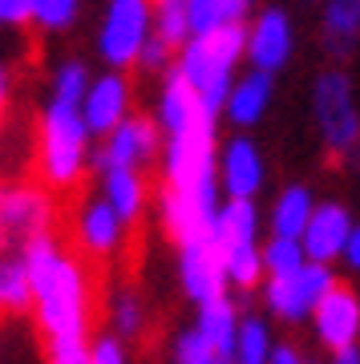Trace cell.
Segmentation results:
<instances>
[{
    "mask_svg": "<svg viewBox=\"0 0 360 364\" xmlns=\"http://www.w3.org/2000/svg\"><path fill=\"white\" fill-rule=\"evenodd\" d=\"M85 154H90V126L81 105L53 97L45 117H41V142H37V174L41 182L65 195L78 191L85 174Z\"/></svg>",
    "mask_w": 360,
    "mask_h": 364,
    "instance_id": "cell-1",
    "label": "cell"
},
{
    "mask_svg": "<svg viewBox=\"0 0 360 364\" xmlns=\"http://www.w3.org/2000/svg\"><path fill=\"white\" fill-rule=\"evenodd\" d=\"M247 53V25L243 21H227L219 25L215 33H203V37H191L182 45V77L194 85L198 93V102L211 109V114H219L223 105H227V93H231V69L235 61Z\"/></svg>",
    "mask_w": 360,
    "mask_h": 364,
    "instance_id": "cell-2",
    "label": "cell"
},
{
    "mask_svg": "<svg viewBox=\"0 0 360 364\" xmlns=\"http://www.w3.org/2000/svg\"><path fill=\"white\" fill-rule=\"evenodd\" d=\"M57 198L45 182H9L0 186V247L9 243H28L33 235L57 227Z\"/></svg>",
    "mask_w": 360,
    "mask_h": 364,
    "instance_id": "cell-3",
    "label": "cell"
},
{
    "mask_svg": "<svg viewBox=\"0 0 360 364\" xmlns=\"http://www.w3.org/2000/svg\"><path fill=\"white\" fill-rule=\"evenodd\" d=\"M219 182L215 174L203 178L198 186H162V223H166V235L186 247L194 239H206V235H215V219H219Z\"/></svg>",
    "mask_w": 360,
    "mask_h": 364,
    "instance_id": "cell-4",
    "label": "cell"
},
{
    "mask_svg": "<svg viewBox=\"0 0 360 364\" xmlns=\"http://www.w3.org/2000/svg\"><path fill=\"white\" fill-rule=\"evenodd\" d=\"M154 33V4L150 0H110L97 49L114 69H126L142 57V45Z\"/></svg>",
    "mask_w": 360,
    "mask_h": 364,
    "instance_id": "cell-5",
    "label": "cell"
},
{
    "mask_svg": "<svg viewBox=\"0 0 360 364\" xmlns=\"http://www.w3.org/2000/svg\"><path fill=\"white\" fill-rule=\"evenodd\" d=\"M316 122H320V134L328 150L344 154L360 142V114H356V102H352V81L340 73V69H328L316 77Z\"/></svg>",
    "mask_w": 360,
    "mask_h": 364,
    "instance_id": "cell-6",
    "label": "cell"
},
{
    "mask_svg": "<svg viewBox=\"0 0 360 364\" xmlns=\"http://www.w3.org/2000/svg\"><path fill=\"white\" fill-rule=\"evenodd\" d=\"M215 174V114H198L186 130L170 134L166 142V182L198 186Z\"/></svg>",
    "mask_w": 360,
    "mask_h": 364,
    "instance_id": "cell-7",
    "label": "cell"
},
{
    "mask_svg": "<svg viewBox=\"0 0 360 364\" xmlns=\"http://www.w3.org/2000/svg\"><path fill=\"white\" fill-rule=\"evenodd\" d=\"M332 284L336 279H332V272H328V263L312 259L292 275H271L268 304H271V312L283 316V320H304V316L316 312V304L324 299V291Z\"/></svg>",
    "mask_w": 360,
    "mask_h": 364,
    "instance_id": "cell-8",
    "label": "cell"
},
{
    "mask_svg": "<svg viewBox=\"0 0 360 364\" xmlns=\"http://www.w3.org/2000/svg\"><path fill=\"white\" fill-rule=\"evenodd\" d=\"M122 215L110 207V198H85L81 210L73 215V227H69V243L90 255L93 263H105L122 247Z\"/></svg>",
    "mask_w": 360,
    "mask_h": 364,
    "instance_id": "cell-9",
    "label": "cell"
},
{
    "mask_svg": "<svg viewBox=\"0 0 360 364\" xmlns=\"http://www.w3.org/2000/svg\"><path fill=\"white\" fill-rule=\"evenodd\" d=\"M158 154V126L150 117H126L105 134V146L93 154V166L114 170V166H146Z\"/></svg>",
    "mask_w": 360,
    "mask_h": 364,
    "instance_id": "cell-10",
    "label": "cell"
},
{
    "mask_svg": "<svg viewBox=\"0 0 360 364\" xmlns=\"http://www.w3.org/2000/svg\"><path fill=\"white\" fill-rule=\"evenodd\" d=\"M312 316H316V332H320V340L332 352L356 344V336H360V299H356V291H352L348 284L336 279V284L324 291V299L316 304V312Z\"/></svg>",
    "mask_w": 360,
    "mask_h": 364,
    "instance_id": "cell-11",
    "label": "cell"
},
{
    "mask_svg": "<svg viewBox=\"0 0 360 364\" xmlns=\"http://www.w3.org/2000/svg\"><path fill=\"white\" fill-rule=\"evenodd\" d=\"M182 284L198 304L206 299H219L223 284H227V263H223V247L215 235L206 239H194L182 247Z\"/></svg>",
    "mask_w": 360,
    "mask_h": 364,
    "instance_id": "cell-12",
    "label": "cell"
},
{
    "mask_svg": "<svg viewBox=\"0 0 360 364\" xmlns=\"http://www.w3.org/2000/svg\"><path fill=\"white\" fill-rule=\"evenodd\" d=\"M292 57V25H287V13L283 9H268L259 13V21L247 28V61L263 73H275V69L287 65Z\"/></svg>",
    "mask_w": 360,
    "mask_h": 364,
    "instance_id": "cell-13",
    "label": "cell"
},
{
    "mask_svg": "<svg viewBox=\"0 0 360 364\" xmlns=\"http://www.w3.org/2000/svg\"><path fill=\"white\" fill-rule=\"evenodd\" d=\"M352 235V219L340 203H324V207L312 210L308 227H304V255L316 263H332L336 255H344V243Z\"/></svg>",
    "mask_w": 360,
    "mask_h": 364,
    "instance_id": "cell-14",
    "label": "cell"
},
{
    "mask_svg": "<svg viewBox=\"0 0 360 364\" xmlns=\"http://www.w3.org/2000/svg\"><path fill=\"white\" fill-rule=\"evenodd\" d=\"M126 109H129V85L122 73H105L90 85L85 102H81V114H85V126L90 134H110L117 122H126Z\"/></svg>",
    "mask_w": 360,
    "mask_h": 364,
    "instance_id": "cell-15",
    "label": "cell"
},
{
    "mask_svg": "<svg viewBox=\"0 0 360 364\" xmlns=\"http://www.w3.org/2000/svg\"><path fill=\"white\" fill-rule=\"evenodd\" d=\"M263 182V162H259V150L251 138H235L227 150H223V186L231 198H251Z\"/></svg>",
    "mask_w": 360,
    "mask_h": 364,
    "instance_id": "cell-16",
    "label": "cell"
},
{
    "mask_svg": "<svg viewBox=\"0 0 360 364\" xmlns=\"http://www.w3.org/2000/svg\"><path fill=\"white\" fill-rule=\"evenodd\" d=\"M198 114H211V109L198 102V93H194L191 81L182 77V69H170L166 90H162V102H158V122H162V130L179 134V130H186Z\"/></svg>",
    "mask_w": 360,
    "mask_h": 364,
    "instance_id": "cell-17",
    "label": "cell"
},
{
    "mask_svg": "<svg viewBox=\"0 0 360 364\" xmlns=\"http://www.w3.org/2000/svg\"><path fill=\"white\" fill-rule=\"evenodd\" d=\"M268 102H271V73L255 69V73H247V77H239L231 85L223 109H227V117L235 126H255L263 117V109H268Z\"/></svg>",
    "mask_w": 360,
    "mask_h": 364,
    "instance_id": "cell-18",
    "label": "cell"
},
{
    "mask_svg": "<svg viewBox=\"0 0 360 364\" xmlns=\"http://www.w3.org/2000/svg\"><path fill=\"white\" fill-rule=\"evenodd\" d=\"M105 198L110 207L122 215L126 227L142 219V207H146V178H142L138 166H114L105 170Z\"/></svg>",
    "mask_w": 360,
    "mask_h": 364,
    "instance_id": "cell-19",
    "label": "cell"
},
{
    "mask_svg": "<svg viewBox=\"0 0 360 364\" xmlns=\"http://www.w3.org/2000/svg\"><path fill=\"white\" fill-rule=\"evenodd\" d=\"M360 33V0H328L324 4V45L332 57H348Z\"/></svg>",
    "mask_w": 360,
    "mask_h": 364,
    "instance_id": "cell-20",
    "label": "cell"
},
{
    "mask_svg": "<svg viewBox=\"0 0 360 364\" xmlns=\"http://www.w3.org/2000/svg\"><path fill=\"white\" fill-rule=\"evenodd\" d=\"M198 332H203L215 352H219L223 360H231L235 352V340H239V324H235V304L231 299H206L203 312H198Z\"/></svg>",
    "mask_w": 360,
    "mask_h": 364,
    "instance_id": "cell-21",
    "label": "cell"
},
{
    "mask_svg": "<svg viewBox=\"0 0 360 364\" xmlns=\"http://www.w3.org/2000/svg\"><path fill=\"white\" fill-rule=\"evenodd\" d=\"M33 304V279H28L25 255H0V316H16Z\"/></svg>",
    "mask_w": 360,
    "mask_h": 364,
    "instance_id": "cell-22",
    "label": "cell"
},
{
    "mask_svg": "<svg viewBox=\"0 0 360 364\" xmlns=\"http://www.w3.org/2000/svg\"><path fill=\"white\" fill-rule=\"evenodd\" d=\"M312 210H316V203H312L308 186H287L280 195V203H275V210H271V227H275V235L300 239L312 219Z\"/></svg>",
    "mask_w": 360,
    "mask_h": 364,
    "instance_id": "cell-23",
    "label": "cell"
},
{
    "mask_svg": "<svg viewBox=\"0 0 360 364\" xmlns=\"http://www.w3.org/2000/svg\"><path fill=\"white\" fill-rule=\"evenodd\" d=\"M215 239H219V247L255 243V207H251V198H231V203L219 210V219H215Z\"/></svg>",
    "mask_w": 360,
    "mask_h": 364,
    "instance_id": "cell-24",
    "label": "cell"
},
{
    "mask_svg": "<svg viewBox=\"0 0 360 364\" xmlns=\"http://www.w3.org/2000/svg\"><path fill=\"white\" fill-rule=\"evenodd\" d=\"M223 263H227V279L243 287H255L259 275H263V251L255 243H231V247H223Z\"/></svg>",
    "mask_w": 360,
    "mask_h": 364,
    "instance_id": "cell-25",
    "label": "cell"
},
{
    "mask_svg": "<svg viewBox=\"0 0 360 364\" xmlns=\"http://www.w3.org/2000/svg\"><path fill=\"white\" fill-rule=\"evenodd\" d=\"M154 4V33L166 37L174 49L191 41V25H186V4L191 0H150Z\"/></svg>",
    "mask_w": 360,
    "mask_h": 364,
    "instance_id": "cell-26",
    "label": "cell"
},
{
    "mask_svg": "<svg viewBox=\"0 0 360 364\" xmlns=\"http://www.w3.org/2000/svg\"><path fill=\"white\" fill-rule=\"evenodd\" d=\"M304 267V243L292 235H275L268 247H263V272L271 275H292Z\"/></svg>",
    "mask_w": 360,
    "mask_h": 364,
    "instance_id": "cell-27",
    "label": "cell"
},
{
    "mask_svg": "<svg viewBox=\"0 0 360 364\" xmlns=\"http://www.w3.org/2000/svg\"><path fill=\"white\" fill-rule=\"evenodd\" d=\"M85 93H90V73H85V65H81V61H65V65L57 69V81H53V97L81 105Z\"/></svg>",
    "mask_w": 360,
    "mask_h": 364,
    "instance_id": "cell-28",
    "label": "cell"
},
{
    "mask_svg": "<svg viewBox=\"0 0 360 364\" xmlns=\"http://www.w3.org/2000/svg\"><path fill=\"white\" fill-rule=\"evenodd\" d=\"M33 25L41 28H69L78 21V0H33V16H28Z\"/></svg>",
    "mask_w": 360,
    "mask_h": 364,
    "instance_id": "cell-29",
    "label": "cell"
},
{
    "mask_svg": "<svg viewBox=\"0 0 360 364\" xmlns=\"http://www.w3.org/2000/svg\"><path fill=\"white\" fill-rule=\"evenodd\" d=\"M90 344L85 336H57L45 340V360L49 364H90Z\"/></svg>",
    "mask_w": 360,
    "mask_h": 364,
    "instance_id": "cell-30",
    "label": "cell"
},
{
    "mask_svg": "<svg viewBox=\"0 0 360 364\" xmlns=\"http://www.w3.org/2000/svg\"><path fill=\"white\" fill-rule=\"evenodd\" d=\"M186 25H191V37H203V33H215L219 25H227L219 0H191L186 4Z\"/></svg>",
    "mask_w": 360,
    "mask_h": 364,
    "instance_id": "cell-31",
    "label": "cell"
},
{
    "mask_svg": "<svg viewBox=\"0 0 360 364\" xmlns=\"http://www.w3.org/2000/svg\"><path fill=\"white\" fill-rule=\"evenodd\" d=\"M235 352H239V360H243V364H263V360H268V332H263L259 320H247V324L239 328Z\"/></svg>",
    "mask_w": 360,
    "mask_h": 364,
    "instance_id": "cell-32",
    "label": "cell"
},
{
    "mask_svg": "<svg viewBox=\"0 0 360 364\" xmlns=\"http://www.w3.org/2000/svg\"><path fill=\"white\" fill-rule=\"evenodd\" d=\"M179 364H227V360L215 352V344L203 332H186L179 340Z\"/></svg>",
    "mask_w": 360,
    "mask_h": 364,
    "instance_id": "cell-33",
    "label": "cell"
},
{
    "mask_svg": "<svg viewBox=\"0 0 360 364\" xmlns=\"http://www.w3.org/2000/svg\"><path fill=\"white\" fill-rule=\"evenodd\" d=\"M114 324L122 336H142V299L134 291H122L114 299Z\"/></svg>",
    "mask_w": 360,
    "mask_h": 364,
    "instance_id": "cell-34",
    "label": "cell"
},
{
    "mask_svg": "<svg viewBox=\"0 0 360 364\" xmlns=\"http://www.w3.org/2000/svg\"><path fill=\"white\" fill-rule=\"evenodd\" d=\"M170 49H174V45H170L166 37H158V33H150V37H146V45H142V65L146 69H166L170 65Z\"/></svg>",
    "mask_w": 360,
    "mask_h": 364,
    "instance_id": "cell-35",
    "label": "cell"
},
{
    "mask_svg": "<svg viewBox=\"0 0 360 364\" xmlns=\"http://www.w3.org/2000/svg\"><path fill=\"white\" fill-rule=\"evenodd\" d=\"M90 364H126L122 344H117L114 336H102L97 344H93V352H90Z\"/></svg>",
    "mask_w": 360,
    "mask_h": 364,
    "instance_id": "cell-36",
    "label": "cell"
},
{
    "mask_svg": "<svg viewBox=\"0 0 360 364\" xmlns=\"http://www.w3.org/2000/svg\"><path fill=\"white\" fill-rule=\"evenodd\" d=\"M33 16V0H0V25H25Z\"/></svg>",
    "mask_w": 360,
    "mask_h": 364,
    "instance_id": "cell-37",
    "label": "cell"
},
{
    "mask_svg": "<svg viewBox=\"0 0 360 364\" xmlns=\"http://www.w3.org/2000/svg\"><path fill=\"white\" fill-rule=\"evenodd\" d=\"M219 4H223V16H227V21H243V25H247L251 0H219Z\"/></svg>",
    "mask_w": 360,
    "mask_h": 364,
    "instance_id": "cell-38",
    "label": "cell"
},
{
    "mask_svg": "<svg viewBox=\"0 0 360 364\" xmlns=\"http://www.w3.org/2000/svg\"><path fill=\"white\" fill-rule=\"evenodd\" d=\"M271 364H308V360H304V356H300V352L292 348V344H283V348L271 352Z\"/></svg>",
    "mask_w": 360,
    "mask_h": 364,
    "instance_id": "cell-39",
    "label": "cell"
},
{
    "mask_svg": "<svg viewBox=\"0 0 360 364\" xmlns=\"http://www.w3.org/2000/svg\"><path fill=\"white\" fill-rule=\"evenodd\" d=\"M344 259L352 263V267H360V227H352V235H348V243H344Z\"/></svg>",
    "mask_w": 360,
    "mask_h": 364,
    "instance_id": "cell-40",
    "label": "cell"
},
{
    "mask_svg": "<svg viewBox=\"0 0 360 364\" xmlns=\"http://www.w3.org/2000/svg\"><path fill=\"white\" fill-rule=\"evenodd\" d=\"M336 364H360L356 344H348V348H340V352H336Z\"/></svg>",
    "mask_w": 360,
    "mask_h": 364,
    "instance_id": "cell-41",
    "label": "cell"
},
{
    "mask_svg": "<svg viewBox=\"0 0 360 364\" xmlns=\"http://www.w3.org/2000/svg\"><path fill=\"white\" fill-rule=\"evenodd\" d=\"M4 102H9V73L0 65V117H4Z\"/></svg>",
    "mask_w": 360,
    "mask_h": 364,
    "instance_id": "cell-42",
    "label": "cell"
}]
</instances>
